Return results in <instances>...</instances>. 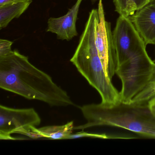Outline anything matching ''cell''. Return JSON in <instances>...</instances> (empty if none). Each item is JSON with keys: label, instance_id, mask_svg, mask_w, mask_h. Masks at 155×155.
<instances>
[{"label": "cell", "instance_id": "cell-17", "mask_svg": "<svg viewBox=\"0 0 155 155\" xmlns=\"http://www.w3.org/2000/svg\"></svg>", "mask_w": 155, "mask_h": 155}, {"label": "cell", "instance_id": "cell-4", "mask_svg": "<svg viewBox=\"0 0 155 155\" xmlns=\"http://www.w3.org/2000/svg\"><path fill=\"white\" fill-rule=\"evenodd\" d=\"M41 119L32 108L18 109L0 106V140H19L12 136L14 133L22 134L33 139L41 138L32 132L31 127L40 125Z\"/></svg>", "mask_w": 155, "mask_h": 155}, {"label": "cell", "instance_id": "cell-15", "mask_svg": "<svg viewBox=\"0 0 155 155\" xmlns=\"http://www.w3.org/2000/svg\"><path fill=\"white\" fill-rule=\"evenodd\" d=\"M17 1V0H0V7Z\"/></svg>", "mask_w": 155, "mask_h": 155}, {"label": "cell", "instance_id": "cell-2", "mask_svg": "<svg viewBox=\"0 0 155 155\" xmlns=\"http://www.w3.org/2000/svg\"><path fill=\"white\" fill-rule=\"evenodd\" d=\"M80 109L87 122L75 126L74 130H82L92 127L110 126L155 139V116L149 105L128 104L120 101L113 105L88 104Z\"/></svg>", "mask_w": 155, "mask_h": 155}, {"label": "cell", "instance_id": "cell-10", "mask_svg": "<svg viewBox=\"0 0 155 155\" xmlns=\"http://www.w3.org/2000/svg\"><path fill=\"white\" fill-rule=\"evenodd\" d=\"M74 122L70 121L66 124L59 126H48L41 127H31L32 132L44 137L51 140L67 139L72 134L74 130Z\"/></svg>", "mask_w": 155, "mask_h": 155}, {"label": "cell", "instance_id": "cell-1", "mask_svg": "<svg viewBox=\"0 0 155 155\" xmlns=\"http://www.w3.org/2000/svg\"><path fill=\"white\" fill-rule=\"evenodd\" d=\"M0 87L51 107L74 105L67 91L57 85L48 74L31 64L28 57L17 50L0 57Z\"/></svg>", "mask_w": 155, "mask_h": 155}, {"label": "cell", "instance_id": "cell-5", "mask_svg": "<svg viewBox=\"0 0 155 155\" xmlns=\"http://www.w3.org/2000/svg\"><path fill=\"white\" fill-rule=\"evenodd\" d=\"M98 21L95 33V43L106 75L110 80L116 73L117 58L110 22L105 18L102 0L98 5Z\"/></svg>", "mask_w": 155, "mask_h": 155}, {"label": "cell", "instance_id": "cell-8", "mask_svg": "<svg viewBox=\"0 0 155 155\" xmlns=\"http://www.w3.org/2000/svg\"><path fill=\"white\" fill-rule=\"evenodd\" d=\"M154 1L129 17L130 21L146 45L155 44Z\"/></svg>", "mask_w": 155, "mask_h": 155}, {"label": "cell", "instance_id": "cell-3", "mask_svg": "<svg viewBox=\"0 0 155 155\" xmlns=\"http://www.w3.org/2000/svg\"><path fill=\"white\" fill-rule=\"evenodd\" d=\"M98 21L97 9L90 12L85 28L70 61L90 85L98 91L101 103L113 105L121 101L120 93L106 75L95 43Z\"/></svg>", "mask_w": 155, "mask_h": 155}, {"label": "cell", "instance_id": "cell-16", "mask_svg": "<svg viewBox=\"0 0 155 155\" xmlns=\"http://www.w3.org/2000/svg\"><path fill=\"white\" fill-rule=\"evenodd\" d=\"M97 0H91V1L93 2H95L97 1Z\"/></svg>", "mask_w": 155, "mask_h": 155}, {"label": "cell", "instance_id": "cell-12", "mask_svg": "<svg viewBox=\"0 0 155 155\" xmlns=\"http://www.w3.org/2000/svg\"><path fill=\"white\" fill-rule=\"evenodd\" d=\"M82 137L95 138L107 139L108 137L105 134H96V133H90L82 130L81 131L77 132L75 134H71L67 138V139H71L79 138Z\"/></svg>", "mask_w": 155, "mask_h": 155}, {"label": "cell", "instance_id": "cell-6", "mask_svg": "<svg viewBox=\"0 0 155 155\" xmlns=\"http://www.w3.org/2000/svg\"><path fill=\"white\" fill-rule=\"evenodd\" d=\"M117 61L128 56L146 51L147 45L129 17L120 15L113 31Z\"/></svg>", "mask_w": 155, "mask_h": 155}, {"label": "cell", "instance_id": "cell-9", "mask_svg": "<svg viewBox=\"0 0 155 155\" xmlns=\"http://www.w3.org/2000/svg\"><path fill=\"white\" fill-rule=\"evenodd\" d=\"M32 2V0H17L0 7V30L6 28L13 19L18 18Z\"/></svg>", "mask_w": 155, "mask_h": 155}, {"label": "cell", "instance_id": "cell-7", "mask_svg": "<svg viewBox=\"0 0 155 155\" xmlns=\"http://www.w3.org/2000/svg\"><path fill=\"white\" fill-rule=\"evenodd\" d=\"M82 0H77L68 13L58 18H51L48 21L47 31L55 33L57 38L69 41L78 36L76 28L80 6Z\"/></svg>", "mask_w": 155, "mask_h": 155}, {"label": "cell", "instance_id": "cell-13", "mask_svg": "<svg viewBox=\"0 0 155 155\" xmlns=\"http://www.w3.org/2000/svg\"><path fill=\"white\" fill-rule=\"evenodd\" d=\"M12 44L13 42L10 41L0 39V57L8 56L13 51L12 50Z\"/></svg>", "mask_w": 155, "mask_h": 155}, {"label": "cell", "instance_id": "cell-14", "mask_svg": "<svg viewBox=\"0 0 155 155\" xmlns=\"http://www.w3.org/2000/svg\"><path fill=\"white\" fill-rule=\"evenodd\" d=\"M149 106L152 114L155 116V97L150 101Z\"/></svg>", "mask_w": 155, "mask_h": 155}, {"label": "cell", "instance_id": "cell-11", "mask_svg": "<svg viewBox=\"0 0 155 155\" xmlns=\"http://www.w3.org/2000/svg\"><path fill=\"white\" fill-rule=\"evenodd\" d=\"M154 0H113L115 11L120 15L129 17Z\"/></svg>", "mask_w": 155, "mask_h": 155}]
</instances>
